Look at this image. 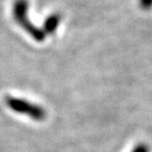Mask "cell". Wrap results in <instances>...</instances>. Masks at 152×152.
<instances>
[{
  "label": "cell",
  "instance_id": "277c9868",
  "mask_svg": "<svg viewBox=\"0 0 152 152\" xmlns=\"http://www.w3.org/2000/svg\"><path fill=\"white\" fill-rule=\"evenodd\" d=\"M140 4L142 10H150L152 7V0H140Z\"/></svg>",
  "mask_w": 152,
  "mask_h": 152
},
{
  "label": "cell",
  "instance_id": "3957f363",
  "mask_svg": "<svg viewBox=\"0 0 152 152\" xmlns=\"http://www.w3.org/2000/svg\"><path fill=\"white\" fill-rule=\"evenodd\" d=\"M60 22V16L57 14H52L45 19L43 24V32L47 34H53L56 28H58V24Z\"/></svg>",
  "mask_w": 152,
  "mask_h": 152
},
{
  "label": "cell",
  "instance_id": "7a4b0ae2",
  "mask_svg": "<svg viewBox=\"0 0 152 152\" xmlns=\"http://www.w3.org/2000/svg\"><path fill=\"white\" fill-rule=\"evenodd\" d=\"M4 102L12 111L23 114V115H28V117H31L36 121H42L47 116V112L43 108L36 104H32L23 98L5 96Z\"/></svg>",
  "mask_w": 152,
  "mask_h": 152
},
{
  "label": "cell",
  "instance_id": "5b68a950",
  "mask_svg": "<svg viewBox=\"0 0 152 152\" xmlns=\"http://www.w3.org/2000/svg\"><path fill=\"white\" fill-rule=\"evenodd\" d=\"M132 152H149V147L146 144H140L133 149Z\"/></svg>",
  "mask_w": 152,
  "mask_h": 152
},
{
  "label": "cell",
  "instance_id": "6da1fadb",
  "mask_svg": "<svg viewBox=\"0 0 152 152\" xmlns=\"http://www.w3.org/2000/svg\"><path fill=\"white\" fill-rule=\"evenodd\" d=\"M28 0H15L13 5V16L15 21L23 28L24 31L28 32V34L34 38L36 41L41 42L45 40V33L43 30L37 28L35 24H33L28 16Z\"/></svg>",
  "mask_w": 152,
  "mask_h": 152
}]
</instances>
